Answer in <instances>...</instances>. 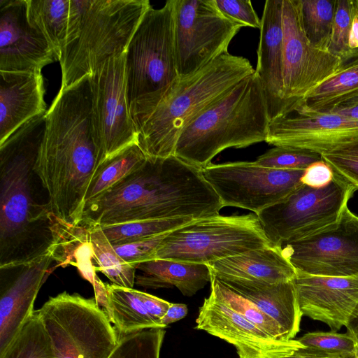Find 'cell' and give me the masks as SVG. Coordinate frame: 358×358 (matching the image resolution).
I'll return each instance as SVG.
<instances>
[{
	"label": "cell",
	"mask_w": 358,
	"mask_h": 358,
	"mask_svg": "<svg viewBox=\"0 0 358 358\" xmlns=\"http://www.w3.org/2000/svg\"><path fill=\"white\" fill-rule=\"evenodd\" d=\"M358 141V120L336 113H319L298 107L270 121L265 142L322 155Z\"/></svg>",
	"instance_id": "cell-16"
},
{
	"label": "cell",
	"mask_w": 358,
	"mask_h": 358,
	"mask_svg": "<svg viewBox=\"0 0 358 358\" xmlns=\"http://www.w3.org/2000/svg\"><path fill=\"white\" fill-rule=\"evenodd\" d=\"M193 220L189 217H181L98 227L102 229L111 245H117L138 241L171 231Z\"/></svg>",
	"instance_id": "cell-35"
},
{
	"label": "cell",
	"mask_w": 358,
	"mask_h": 358,
	"mask_svg": "<svg viewBox=\"0 0 358 358\" xmlns=\"http://www.w3.org/2000/svg\"><path fill=\"white\" fill-rule=\"evenodd\" d=\"M355 103H358V97L346 102L345 103L340 106L338 108H345Z\"/></svg>",
	"instance_id": "cell-49"
},
{
	"label": "cell",
	"mask_w": 358,
	"mask_h": 358,
	"mask_svg": "<svg viewBox=\"0 0 358 358\" xmlns=\"http://www.w3.org/2000/svg\"><path fill=\"white\" fill-rule=\"evenodd\" d=\"M356 0H336V11L328 50L342 63L352 58L349 37L356 8Z\"/></svg>",
	"instance_id": "cell-39"
},
{
	"label": "cell",
	"mask_w": 358,
	"mask_h": 358,
	"mask_svg": "<svg viewBox=\"0 0 358 358\" xmlns=\"http://www.w3.org/2000/svg\"><path fill=\"white\" fill-rule=\"evenodd\" d=\"M147 158L137 143L106 158L90 182L85 197V203L97 198L138 169L144 164Z\"/></svg>",
	"instance_id": "cell-30"
},
{
	"label": "cell",
	"mask_w": 358,
	"mask_h": 358,
	"mask_svg": "<svg viewBox=\"0 0 358 358\" xmlns=\"http://www.w3.org/2000/svg\"><path fill=\"white\" fill-rule=\"evenodd\" d=\"M273 246L255 213L193 220L170 231L154 259L210 264L250 250Z\"/></svg>",
	"instance_id": "cell-8"
},
{
	"label": "cell",
	"mask_w": 358,
	"mask_h": 358,
	"mask_svg": "<svg viewBox=\"0 0 358 358\" xmlns=\"http://www.w3.org/2000/svg\"><path fill=\"white\" fill-rule=\"evenodd\" d=\"M299 6L301 22L308 41L317 48L328 50L336 0H299Z\"/></svg>",
	"instance_id": "cell-32"
},
{
	"label": "cell",
	"mask_w": 358,
	"mask_h": 358,
	"mask_svg": "<svg viewBox=\"0 0 358 358\" xmlns=\"http://www.w3.org/2000/svg\"><path fill=\"white\" fill-rule=\"evenodd\" d=\"M303 172L264 167L255 162L210 163L202 169L223 207L246 209L257 215L301 186Z\"/></svg>",
	"instance_id": "cell-12"
},
{
	"label": "cell",
	"mask_w": 358,
	"mask_h": 358,
	"mask_svg": "<svg viewBox=\"0 0 358 358\" xmlns=\"http://www.w3.org/2000/svg\"><path fill=\"white\" fill-rule=\"evenodd\" d=\"M90 76L94 124L108 158L137 143L127 95L125 52L109 58Z\"/></svg>",
	"instance_id": "cell-15"
},
{
	"label": "cell",
	"mask_w": 358,
	"mask_h": 358,
	"mask_svg": "<svg viewBox=\"0 0 358 358\" xmlns=\"http://www.w3.org/2000/svg\"><path fill=\"white\" fill-rule=\"evenodd\" d=\"M346 329L348 333L351 334L355 337L358 336V308L352 318L350 320L349 324L346 327Z\"/></svg>",
	"instance_id": "cell-48"
},
{
	"label": "cell",
	"mask_w": 358,
	"mask_h": 358,
	"mask_svg": "<svg viewBox=\"0 0 358 358\" xmlns=\"http://www.w3.org/2000/svg\"><path fill=\"white\" fill-rule=\"evenodd\" d=\"M52 242L49 248L58 266H75L81 275L93 286L94 294L106 291L96 275L88 227L82 222L74 225L57 219L52 230Z\"/></svg>",
	"instance_id": "cell-26"
},
{
	"label": "cell",
	"mask_w": 358,
	"mask_h": 358,
	"mask_svg": "<svg viewBox=\"0 0 358 358\" xmlns=\"http://www.w3.org/2000/svg\"><path fill=\"white\" fill-rule=\"evenodd\" d=\"M296 340L304 348L319 353L345 358L358 355L357 339L348 332H308Z\"/></svg>",
	"instance_id": "cell-37"
},
{
	"label": "cell",
	"mask_w": 358,
	"mask_h": 358,
	"mask_svg": "<svg viewBox=\"0 0 358 358\" xmlns=\"http://www.w3.org/2000/svg\"><path fill=\"white\" fill-rule=\"evenodd\" d=\"M356 190L334 178L322 188L302 185L282 201L257 215L273 246L299 241L336 224Z\"/></svg>",
	"instance_id": "cell-10"
},
{
	"label": "cell",
	"mask_w": 358,
	"mask_h": 358,
	"mask_svg": "<svg viewBox=\"0 0 358 358\" xmlns=\"http://www.w3.org/2000/svg\"><path fill=\"white\" fill-rule=\"evenodd\" d=\"M85 224L89 229L96 271L103 273L115 285L133 288L136 269L117 255L100 227Z\"/></svg>",
	"instance_id": "cell-31"
},
{
	"label": "cell",
	"mask_w": 358,
	"mask_h": 358,
	"mask_svg": "<svg viewBox=\"0 0 358 358\" xmlns=\"http://www.w3.org/2000/svg\"><path fill=\"white\" fill-rule=\"evenodd\" d=\"M270 121L264 88L255 71L183 129L174 155L203 169L225 149L265 141Z\"/></svg>",
	"instance_id": "cell-5"
},
{
	"label": "cell",
	"mask_w": 358,
	"mask_h": 358,
	"mask_svg": "<svg viewBox=\"0 0 358 358\" xmlns=\"http://www.w3.org/2000/svg\"><path fill=\"white\" fill-rule=\"evenodd\" d=\"M169 232L127 244L113 246L123 260L134 266L138 263L154 259L155 252L162 241Z\"/></svg>",
	"instance_id": "cell-41"
},
{
	"label": "cell",
	"mask_w": 358,
	"mask_h": 358,
	"mask_svg": "<svg viewBox=\"0 0 358 358\" xmlns=\"http://www.w3.org/2000/svg\"><path fill=\"white\" fill-rule=\"evenodd\" d=\"M243 27L224 15L215 0H174V42L180 77L194 73L228 52Z\"/></svg>",
	"instance_id": "cell-11"
},
{
	"label": "cell",
	"mask_w": 358,
	"mask_h": 358,
	"mask_svg": "<svg viewBox=\"0 0 358 358\" xmlns=\"http://www.w3.org/2000/svg\"><path fill=\"white\" fill-rule=\"evenodd\" d=\"M56 358H108L119 336L95 297L66 292L37 310Z\"/></svg>",
	"instance_id": "cell-9"
},
{
	"label": "cell",
	"mask_w": 358,
	"mask_h": 358,
	"mask_svg": "<svg viewBox=\"0 0 358 358\" xmlns=\"http://www.w3.org/2000/svg\"><path fill=\"white\" fill-rule=\"evenodd\" d=\"M106 287L109 304L107 315L119 336L145 329L163 328L161 320L171 302L134 288L114 284H106Z\"/></svg>",
	"instance_id": "cell-24"
},
{
	"label": "cell",
	"mask_w": 358,
	"mask_h": 358,
	"mask_svg": "<svg viewBox=\"0 0 358 358\" xmlns=\"http://www.w3.org/2000/svg\"><path fill=\"white\" fill-rule=\"evenodd\" d=\"M165 334L163 328H151L120 336L108 358H159Z\"/></svg>",
	"instance_id": "cell-36"
},
{
	"label": "cell",
	"mask_w": 358,
	"mask_h": 358,
	"mask_svg": "<svg viewBox=\"0 0 358 358\" xmlns=\"http://www.w3.org/2000/svg\"><path fill=\"white\" fill-rule=\"evenodd\" d=\"M292 282L303 316L333 331L346 327L358 308V275L322 276L296 271Z\"/></svg>",
	"instance_id": "cell-20"
},
{
	"label": "cell",
	"mask_w": 358,
	"mask_h": 358,
	"mask_svg": "<svg viewBox=\"0 0 358 358\" xmlns=\"http://www.w3.org/2000/svg\"><path fill=\"white\" fill-rule=\"evenodd\" d=\"M29 24L46 40L59 61L66 45L70 0H26Z\"/></svg>",
	"instance_id": "cell-29"
},
{
	"label": "cell",
	"mask_w": 358,
	"mask_h": 358,
	"mask_svg": "<svg viewBox=\"0 0 358 358\" xmlns=\"http://www.w3.org/2000/svg\"><path fill=\"white\" fill-rule=\"evenodd\" d=\"M220 198L202 169L175 155L149 157L144 164L85 203L80 222L99 227L131 222L217 215Z\"/></svg>",
	"instance_id": "cell-2"
},
{
	"label": "cell",
	"mask_w": 358,
	"mask_h": 358,
	"mask_svg": "<svg viewBox=\"0 0 358 358\" xmlns=\"http://www.w3.org/2000/svg\"><path fill=\"white\" fill-rule=\"evenodd\" d=\"M322 159L320 154L310 150L275 146L259 156L255 162L268 168L304 171L311 164Z\"/></svg>",
	"instance_id": "cell-38"
},
{
	"label": "cell",
	"mask_w": 358,
	"mask_h": 358,
	"mask_svg": "<svg viewBox=\"0 0 358 358\" xmlns=\"http://www.w3.org/2000/svg\"><path fill=\"white\" fill-rule=\"evenodd\" d=\"M357 6H358V0H357Z\"/></svg>",
	"instance_id": "cell-50"
},
{
	"label": "cell",
	"mask_w": 358,
	"mask_h": 358,
	"mask_svg": "<svg viewBox=\"0 0 358 358\" xmlns=\"http://www.w3.org/2000/svg\"><path fill=\"white\" fill-rule=\"evenodd\" d=\"M255 71L248 59L227 52L194 73L180 77L152 110L132 119L137 144L149 157L174 155L183 129Z\"/></svg>",
	"instance_id": "cell-4"
},
{
	"label": "cell",
	"mask_w": 358,
	"mask_h": 358,
	"mask_svg": "<svg viewBox=\"0 0 358 358\" xmlns=\"http://www.w3.org/2000/svg\"><path fill=\"white\" fill-rule=\"evenodd\" d=\"M195 329L233 345L238 358H280L304 347L296 340L276 339L210 294L204 299Z\"/></svg>",
	"instance_id": "cell-17"
},
{
	"label": "cell",
	"mask_w": 358,
	"mask_h": 358,
	"mask_svg": "<svg viewBox=\"0 0 358 358\" xmlns=\"http://www.w3.org/2000/svg\"><path fill=\"white\" fill-rule=\"evenodd\" d=\"M284 257L296 271L333 277L358 275V216L345 208L331 227L282 245Z\"/></svg>",
	"instance_id": "cell-14"
},
{
	"label": "cell",
	"mask_w": 358,
	"mask_h": 358,
	"mask_svg": "<svg viewBox=\"0 0 358 358\" xmlns=\"http://www.w3.org/2000/svg\"><path fill=\"white\" fill-rule=\"evenodd\" d=\"M0 358H56L37 310L27 320Z\"/></svg>",
	"instance_id": "cell-33"
},
{
	"label": "cell",
	"mask_w": 358,
	"mask_h": 358,
	"mask_svg": "<svg viewBox=\"0 0 358 358\" xmlns=\"http://www.w3.org/2000/svg\"><path fill=\"white\" fill-rule=\"evenodd\" d=\"M141 274L136 275L135 284L145 288L177 287L185 296H192L211 279L207 264L152 259L133 266Z\"/></svg>",
	"instance_id": "cell-27"
},
{
	"label": "cell",
	"mask_w": 358,
	"mask_h": 358,
	"mask_svg": "<svg viewBox=\"0 0 358 358\" xmlns=\"http://www.w3.org/2000/svg\"><path fill=\"white\" fill-rule=\"evenodd\" d=\"M125 77L131 120L152 110L179 80L174 0L143 16L125 51Z\"/></svg>",
	"instance_id": "cell-7"
},
{
	"label": "cell",
	"mask_w": 358,
	"mask_h": 358,
	"mask_svg": "<svg viewBox=\"0 0 358 358\" xmlns=\"http://www.w3.org/2000/svg\"><path fill=\"white\" fill-rule=\"evenodd\" d=\"M357 1V0H356ZM349 49L352 57L358 55V6L357 1L349 37Z\"/></svg>",
	"instance_id": "cell-45"
},
{
	"label": "cell",
	"mask_w": 358,
	"mask_h": 358,
	"mask_svg": "<svg viewBox=\"0 0 358 358\" xmlns=\"http://www.w3.org/2000/svg\"><path fill=\"white\" fill-rule=\"evenodd\" d=\"M148 0H89L69 23L59 64L60 88L93 74L107 59L125 52Z\"/></svg>",
	"instance_id": "cell-6"
},
{
	"label": "cell",
	"mask_w": 358,
	"mask_h": 358,
	"mask_svg": "<svg viewBox=\"0 0 358 358\" xmlns=\"http://www.w3.org/2000/svg\"><path fill=\"white\" fill-rule=\"evenodd\" d=\"M281 246L248 251L208 264L217 278L277 284L292 281L296 270L284 257Z\"/></svg>",
	"instance_id": "cell-25"
},
{
	"label": "cell",
	"mask_w": 358,
	"mask_h": 358,
	"mask_svg": "<svg viewBox=\"0 0 358 358\" xmlns=\"http://www.w3.org/2000/svg\"><path fill=\"white\" fill-rule=\"evenodd\" d=\"M187 313L188 308L186 304L172 303L161 320L162 327L165 329L169 324L183 319Z\"/></svg>",
	"instance_id": "cell-44"
},
{
	"label": "cell",
	"mask_w": 358,
	"mask_h": 358,
	"mask_svg": "<svg viewBox=\"0 0 358 358\" xmlns=\"http://www.w3.org/2000/svg\"><path fill=\"white\" fill-rule=\"evenodd\" d=\"M255 72L262 82L271 121L283 116L282 0H267L261 19Z\"/></svg>",
	"instance_id": "cell-21"
},
{
	"label": "cell",
	"mask_w": 358,
	"mask_h": 358,
	"mask_svg": "<svg viewBox=\"0 0 358 358\" xmlns=\"http://www.w3.org/2000/svg\"><path fill=\"white\" fill-rule=\"evenodd\" d=\"M217 278L253 302L274 320L283 330L287 340L294 339L299 333L303 314L292 281L268 284L228 278Z\"/></svg>",
	"instance_id": "cell-23"
},
{
	"label": "cell",
	"mask_w": 358,
	"mask_h": 358,
	"mask_svg": "<svg viewBox=\"0 0 358 358\" xmlns=\"http://www.w3.org/2000/svg\"><path fill=\"white\" fill-rule=\"evenodd\" d=\"M210 294L273 338L289 341L287 340L282 328L274 320L262 312L253 302L229 288L213 275Z\"/></svg>",
	"instance_id": "cell-34"
},
{
	"label": "cell",
	"mask_w": 358,
	"mask_h": 358,
	"mask_svg": "<svg viewBox=\"0 0 358 358\" xmlns=\"http://www.w3.org/2000/svg\"><path fill=\"white\" fill-rule=\"evenodd\" d=\"M334 172L324 160L311 164L303 172L301 178L303 185L313 188H322L334 180Z\"/></svg>",
	"instance_id": "cell-43"
},
{
	"label": "cell",
	"mask_w": 358,
	"mask_h": 358,
	"mask_svg": "<svg viewBox=\"0 0 358 358\" xmlns=\"http://www.w3.org/2000/svg\"><path fill=\"white\" fill-rule=\"evenodd\" d=\"M283 102L285 116L330 77L342 61L308 41L300 19L299 0H282ZM282 116V117H283Z\"/></svg>",
	"instance_id": "cell-13"
},
{
	"label": "cell",
	"mask_w": 358,
	"mask_h": 358,
	"mask_svg": "<svg viewBox=\"0 0 358 358\" xmlns=\"http://www.w3.org/2000/svg\"><path fill=\"white\" fill-rule=\"evenodd\" d=\"M357 97L358 55L343 62L334 73L306 96L299 106L315 112L331 113Z\"/></svg>",
	"instance_id": "cell-28"
},
{
	"label": "cell",
	"mask_w": 358,
	"mask_h": 358,
	"mask_svg": "<svg viewBox=\"0 0 358 358\" xmlns=\"http://www.w3.org/2000/svg\"><path fill=\"white\" fill-rule=\"evenodd\" d=\"M280 358H345L341 357L327 355L314 351L307 350L306 348H301L291 355L282 357ZM350 358V357H348Z\"/></svg>",
	"instance_id": "cell-46"
},
{
	"label": "cell",
	"mask_w": 358,
	"mask_h": 358,
	"mask_svg": "<svg viewBox=\"0 0 358 358\" xmlns=\"http://www.w3.org/2000/svg\"><path fill=\"white\" fill-rule=\"evenodd\" d=\"M106 159L94 124L88 75L60 88L45 114L34 169L55 216L80 223L88 187Z\"/></svg>",
	"instance_id": "cell-1"
},
{
	"label": "cell",
	"mask_w": 358,
	"mask_h": 358,
	"mask_svg": "<svg viewBox=\"0 0 358 358\" xmlns=\"http://www.w3.org/2000/svg\"><path fill=\"white\" fill-rule=\"evenodd\" d=\"M333 112L351 119L358 120V103L345 108H338Z\"/></svg>",
	"instance_id": "cell-47"
},
{
	"label": "cell",
	"mask_w": 358,
	"mask_h": 358,
	"mask_svg": "<svg viewBox=\"0 0 358 358\" xmlns=\"http://www.w3.org/2000/svg\"><path fill=\"white\" fill-rule=\"evenodd\" d=\"M221 13L243 27L260 29L261 20L250 0H215Z\"/></svg>",
	"instance_id": "cell-42"
},
{
	"label": "cell",
	"mask_w": 358,
	"mask_h": 358,
	"mask_svg": "<svg viewBox=\"0 0 358 358\" xmlns=\"http://www.w3.org/2000/svg\"><path fill=\"white\" fill-rule=\"evenodd\" d=\"M53 261L48 250L27 264L0 268V355L34 312L39 289L55 268H50Z\"/></svg>",
	"instance_id": "cell-18"
},
{
	"label": "cell",
	"mask_w": 358,
	"mask_h": 358,
	"mask_svg": "<svg viewBox=\"0 0 358 358\" xmlns=\"http://www.w3.org/2000/svg\"><path fill=\"white\" fill-rule=\"evenodd\" d=\"M321 156L334 178L358 190V141Z\"/></svg>",
	"instance_id": "cell-40"
},
{
	"label": "cell",
	"mask_w": 358,
	"mask_h": 358,
	"mask_svg": "<svg viewBox=\"0 0 358 358\" xmlns=\"http://www.w3.org/2000/svg\"><path fill=\"white\" fill-rule=\"evenodd\" d=\"M44 93L41 72L0 71V143L48 111Z\"/></svg>",
	"instance_id": "cell-22"
},
{
	"label": "cell",
	"mask_w": 358,
	"mask_h": 358,
	"mask_svg": "<svg viewBox=\"0 0 358 358\" xmlns=\"http://www.w3.org/2000/svg\"><path fill=\"white\" fill-rule=\"evenodd\" d=\"M55 61L45 38L27 20L26 0H0V71L41 72Z\"/></svg>",
	"instance_id": "cell-19"
},
{
	"label": "cell",
	"mask_w": 358,
	"mask_h": 358,
	"mask_svg": "<svg viewBox=\"0 0 358 358\" xmlns=\"http://www.w3.org/2000/svg\"><path fill=\"white\" fill-rule=\"evenodd\" d=\"M46 113L0 143V268L27 264L52 244L53 214L34 169Z\"/></svg>",
	"instance_id": "cell-3"
}]
</instances>
